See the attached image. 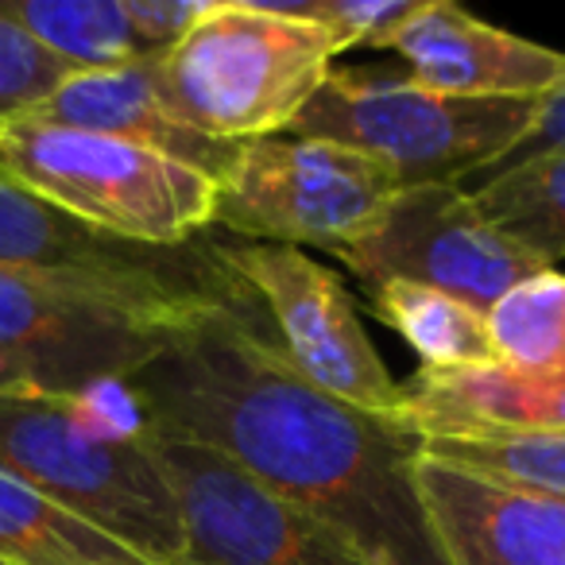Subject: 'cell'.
<instances>
[{
    "label": "cell",
    "mask_w": 565,
    "mask_h": 565,
    "mask_svg": "<svg viewBox=\"0 0 565 565\" xmlns=\"http://www.w3.org/2000/svg\"><path fill=\"white\" fill-rule=\"evenodd\" d=\"M0 387H20V384H17V380H12V376H9V372L0 369Z\"/></svg>",
    "instance_id": "26"
},
{
    "label": "cell",
    "mask_w": 565,
    "mask_h": 565,
    "mask_svg": "<svg viewBox=\"0 0 565 565\" xmlns=\"http://www.w3.org/2000/svg\"><path fill=\"white\" fill-rule=\"evenodd\" d=\"M151 63L120 66V71L71 74L40 109L28 113V120L132 140L140 148L163 151V156L179 159V163L194 167V171L210 174L213 182H221L228 167H233L241 143L210 140L198 128H190L167 105Z\"/></svg>",
    "instance_id": "14"
},
{
    "label": "cell",
    "mask_w": 565,
    "mask_h": 565,
    "mask_svg": "<svg viewBox=\"0 0 565 565\" xmlns=\"http://www.w3.org/2000/svg\"><path fill=\"white\" fill-rule=\"evenodd\" d=\"M423 457L457 465V469L500 480V484L565 500V430L430 434L423 438Z\"/></svg>",
    "instance_id": "20"
},
{
    "label": "cell",
    "mask_w": 565,
    "mask_h": 565,
    "mask_svg": "<svg viewBox=\"0 0 565 565\" xmlns=\"http://www.w3.org/2000/svg\"><path fill=\"white\" fill-rule=\"evenodd\" d=\"M372 315L392 326L418 356L426 372H461L495 364L488 315L457 295L434 291L423 282L392 279L369 287Z\"/></svg>",
    "instance_id": "16"
},
{
    "label": "cell",
    "mask_w": 565,
    "mask_h": 565,
    "mask_svg": "<svg viewBox=\"0 0 565 565\" xmlns=\"http://www.w3.org/2000/svg\"><path fill=\"white\" fill-rule=\"evenodd\" d=\"M0 469L156 565H182L186 534L151 434L125 438L82 395L0 387Z\"/></svg>",
    "instance_id": "2"
},
{
    "label": "cell",
    "mask_w": 565,
    "mask_h": 565,
    "mask_svg": "<svg viewBox=\"0 0 565 565\" xmlns=\"http://www.w3.org/2000/svg\"><path fill=\"white\" fill-rule=\"evenodd\" d=\"M213 256L233 279H241L264 307L282 353L322 392L353 403L361 411L403 415L407 395L387 372L364 333L349 287L310 252L295 244L241 241L217 228H205Z\"/></svg>",
    "instance_id": "8"
},
{
    "label": "cell",
    "mask_w": 565,
    "mask_h": 565,
    "mask_svg": "<svg viewBox=\"0 0 565 565\" xmlns=\"http://www.w3.org/2000/svg\"><path fill=\"white\" fill-rule=\"evenodd\" d=\"M279 12L322 28L338 51L384 47L418 9L423 0H302V4H275Z\"/></svg>",
    "instance_id": "23"
},
{
    "label": "cell",
    "mask_w": 565,
    "mask_h": 565,
    "mask_svg": "<svg viewBox=\"0 0 565 565\" xmlns=\"http://www.w3.org/2000/svg\"><path fill=\"white\" fill-rule=\"evenodd\" d=\"M0 12L63 58L74 74L151 63L125 0H0Z\"/></svg>",
    "instance_id": "19"
},
{
    "label": "cell",
    "mask_w": 565,
    "mask_h": 565,
    "mask_svg": "<svg viewBox=\"0 0 565 565\" xmlns=\"http://www.w3.org/2000/svg\"><path fill=\"white\" fill-rule=\"evenodd\" d=\"M338 43L275 4H213L156 63L167 105L221 143H248L295 128L333 74Z\"/></svg>",
    "instance_id": "3"
},
{
    "label": "cell",
    "mask_w": 565,
    "mask_h": 565,
    "mask_svg": "<svg viewBox=\"0 0 565 565\" xmlns=\"http://www.w3.org/2000/svg\"><path fill=\"white\" fill-rule=\"evenodd\" d=\"M0 562L12 565H156L113 534L0 469Z\"/></svg>",
    "instance_id": "17"
},
{
    "label": "cell",
    "mask_w": 565,
    "mask_h": 565,
    "mask_svg": "<svg viewBox=\"0 0 565 565\" xmlns=\"http://www.w3.org/2000/svg\"><path fill=\"white\" fill-rule=\"evenodd\" d=\"M469 198L488 225L542 267L565 259V151H542L472 182Z\"/></svg>",
    "instance_id": "18"
},
{
    "label": "cell",
    "mask_w": 565,
    "mask_h": 565,
    "mask_svg": "<svg viewBox=\"0 0 565 565\" xmlns=\"http://www.w3.org/2000/svg\"><path fill=\"white\" fill-rule=\"evenodd\" d=\"M171 326L63 282L0 271V369L32 392L82 395L128 380Z\"/></svg>",
    "instance_id": "11"
},
{
    "label": "cell",
    "mask_w": 565,
    "mask_h": 565,
    "mask_svg": "<svg viewBox=\"0 0 565 565\" xmlns=\"http://www.w3.org/2000/svg\"><path fill=\"white\" fill-rule=\"evenodd\" d=\"M125 387L151 434L221 454L338 526L376 565H449L415 488L423 430L310 384L264 307H213L174 322Z\"/></svg>",
    "instance_id": "1"
},
{
    "label": "cell",
    "mask_w": 565,
    "mask_h": 565,
    "mask_svg": "<svg viewBox=\"0 0 565 565\" xmlns=\"http://www.w3.org/2000/svg\"><path fill=\"white\" fill-rule=\"evenodd\" d=\"M125 9L148 55L159 58L205 17L210 0H125Z\"/></svg>",
    "instance_id": "24"
},
{
    "label": "cell",
    "mask_w": 565,
    "mask_h": 565,
    "mask_svg": "<svg viewBox=\"0 0 565 565\" xmlns=\"http://www.w3.org/2000/svg\"><path fill=\"white\" fill-rule=\"evenodd\" d=\"M0 565H12V562H0Z\"/></svg>",
    "instance_id": "27"
},
{
    "label": "cell",
    "mask_w": 565,
    "mask_h": 565,
    "mask_svg": "<svg viewBox=\"0 0 565 565\" xmlns=\"http://www.w3.org/2000/svg\"><path fill=\"white\" fill-rule=\"evenodd\" d=\"M399 190V174L369 151L307 136H264L241 143L217 182L210 228L330 252L372 228Z\"/></svg>",
    "instance_id": "7"
},
{
    "label": "cell",
    "mask_w": 565,
    "mask_h": 565,
    "mask_svg": "<svg viewBox=\"0 0 565 565\" xmlns=\"http://www.w3.org/2000/svg\"><path fill=\"white\" fill-rule=\"evenodd\" d=\"M403 415L430 434L480 430H565V364L550 372H523L508 364L461 372H426L403 384Z\"/></svg>",
    "instance_id": "15"
},
{
    "label": "cell",
    "mask_w": 565,
    "mask_h": 565,
    "mask_svg": "<svg viewBox=\"0 0 565 565\" xmlns=\"http://www.w3.org/2000/svg\"><path fill=\"white\" fill-rule=\"evenodd\" d=\"M71 66L35 43L12 17L0 12V125L35 113L66 78Z\"/></svg>",
    "instance_id": "22"
},
{
    "label": "cell",
    "mask_w": 565,
    "mask_h": 565,
    "mask_svg": "<svg viewBox=\"0 0 565 565\" xmlns=\"http://www.w3.org/2000/svg\"><path fill=\"white\" fill-rule=\"evenodd\" d=\"M542 151H565V86H557L554 94L542 97L539 109H534L531 128H526V136L500 159V163L488 167V171H480V174H472V179L461 182V186H472V182L488 179V174L503 171V167H511V163H523V159L542 156Z\"/></svg>",
    "instance_id": "25"
},
{
    "label": "cell",
    "mask_w": 565,
    "mask_h": 565,
    "mask_svg": "<svg viewBox=\"0 0 565 565\" xmlns=\"http://www.w3.org/2000/svg\"><path fill=\"white\" fill-rule=\"evenodd\" d=\"M495 364L523 372H550L565 364V271L531 275L515 282L488 310Z\"/></svg>",
    "instance_id": "21"
},
{
    "label": "cell",
    "mask_w": 565,
    "mask_h": 565,
    "mask_svg": "<svg viewBox=\"0 0 565 565\" xmlns=\"http://www.w3.org/2000/svg\"><path fill=\"white\" fill-rule=\"evenodd\" d=\"M330 256L364 282V291L407 279L457 295L484 315L515 282L546 271L515 241L488 225L469 190L457 182L403 186L372 228L330 248Z\"/></svg>",
    "instance_id": "9"
},
{
    "label": "cell",
    "mask_w": 565,
    "mask_h": 565,
    "mask_svg": "<svg viewBox=\"0 0 565 565\" xmlns=\"http://www.w3.org/2000/svg\"><path fill=\"white\" fill-rule=\"evenodd\" d=\"M0 174L120 241L186 244L210 228L217 182L163 151L82 128L0 125Z\"/></svg>",
    "instance_id": "4"
},
{
    "label": "cell",
    "mask_w": 565,
    "mask_h": 565,
    "mask_svg": "<svg viewBox=\"0 0 565 565\" xmlns=\"http://www.w3.org/2000/svg\"><path fill=\"white\" fill-rule=\"evenodd\" d=\"M151 449L182 515V565H376L338 526L267 492L213 449L159 434Z\"/></svg>",
    "instance_id": "10"
},
{
    "label": "cell",
    "mask_w": 565,
    "mask_h": 565,
    "mask_svg": "<svg viewBox=\"0 0 565 565\" xmlns=\"http://www.w3.org/2000/svg\"><path fill=\"white\" fill-rule=\"evenodd\" d=\"M384 47L411 66V82L446 97L542 102L565 86V51L484 24L454 0H423Z\"/></svg>",
    "instance_id": "12"
},
{
    "label": "cell",
    "mask_w": 565,
    "mask_h": 565,
    "mask_svg": "<svg viewBox=\"0 0 565 565\" xmlns=\"http://www.w3.org/2000/svg\"><path fill=\"white\" fill-rule=\"evenodd\" d=\"M0 271L35 275L109 299L151 322H182L213 307H259L221 267L210 233L186 244L120 241L0 174Z\"/></svg>",
    "instance_id": "5"
},
{
    "label": "cell",
    "mask_w": 565,
    "mask_h": 565,
    "mask_svg": "<svg viewBox=\"0 0 565 565\" xmlns=\"http://www.w3.org/2000/svg\"><path fill=\"white\" fill-rule=\"evenodd\" d=\"M534 109L539 102H469L395 74L333 71L291 136L369 151L399 174L403 186H461L523 140Z\"/></svg>",
    "instance_id": "6"
},
{
    "label": "cell",
    "mask_w": 565,
    "mask_h": 565,
    "mask_svg": "<svg viewBox=\"0 0 565 565\" xmlns=\"http://www.w3.org/2000/svg\"><path fill=\"white\" fill-rule=\"evenodd\" d=\"M415 488L449 565H565V500L423 457Z\"/></svg>",
    "instance_id": "13"
}]
</instances>
